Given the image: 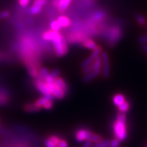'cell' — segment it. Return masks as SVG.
Listing matches in <instances>:
<instances>
[{"mask_svg": "<svg viewBox=\"0 0 147 147\" xmlns=\"http://www.w3.org/2000/svg\"><path fill=\"white\" fill-rule=\"evenodd\" d=\"M47 2V0H34L33 5L30 8V13L32 14H38L41 11L43 6Z\"/></svg>", "mask_w": 147, "mask_h": 147, "instance_id": "obj_6", "label": "cell"}, {"mask_svg": "<svg viewBox=\"0 0 147 147\" xmlns=\"http://www.w3.org/2000/svg\"><path fill=\"white\" fill-rule=\"evenodd\" d=\"M136 20L138 24L141 26H145L146 23V20L145 17L142 14H140V13H137L136 14Z\"/></svg>", "mask_w": 147, "mask_h": 147, "instance_id": "obj_25", "label": "cell"}, {"mask_svg": "<svg viewBox=\"0 0 147 147\" xmlns=\"http://www.w3.org/2000/svg\"><path fill=\"white\" fill-rule=\"evenodd\" d=\"M50 28H51V30H52V31L59 32L60 30L62 28V27L61 26V25L58 23V21L53 20V21H52L50 23Z\"/></svg>", "mask_w": 147, "mask_h": 147, "instance_id": "obj_23", "label": "cell"}, {"mask_svg": "<svg viewBox=\"0 0 147 147\" xmlns=\"http://www.w3.org/2000/svg\"><path fill=\"white\" fill-rule=\"evenodd\" d=\"M129 108H130V104L128 101L125 100L123 104H121L119 106H118V111H119L120 113H126L129 111Z\"/></svg>", "mask_w": 147, "mask_h": 147, "instance_id": "obj_19", "label": "cell"}, {"mask_svg": "<svg viewBox=\"0 0 147 147\" xmlns=\"http://www.w3.org/2000/svg\"><path fill=\"white\" fill-rule=\"evenodd\" d=\"M58 147H69V145H68V143L67 142V140H63V139H61L60 138L59 142L58 144Z\"/></svg>", "mask_w": 147, "mask_h": 147, "instance_id": "obj_30", "label": "cell"}, {"mask_svg": "<svg viewBox=\"0 0 147 147\" xmlns=\"http://www.w3.org/2000/svg\"><path fill=\"white\" fill-rule=\"evenodd\" d=\"M141 47H142V49H143L144 52H145V54L147 55V43H143Z\"/></svg>", "mask_w": 147, "mask_h": 147, "instance_id": "obj_37", "label": "cell"}, {"mask_svg": "<svg viewBox=\"0 0 147 147\" xmlns=\"http://www.w3.org/2000/svg\"><path fill=\"white\" fill-rule=\"evenodd\" d=\"M113 129H114V137L116 139L119 140V141H123L126 140L128 137L127 133V126L126 122H123L118 119H116V121L113 125Z\"/></svg>", "mask_w": 147, "mask_h": 147, "instance_id": "obj_1", "label": "cell"}, {"mask_svg": "<svg viewBox=\"0 0 147 147\" xmlns=\"http://www.w3.org/2000/svg\"><path fill=\"white\" fill-rule=\"evenodd\" d=\"M52 107H53V102L51 100L47 101L43 105V108H45V109H47V110H49V109L52 108Z\"/></svg>", "mask_w": 147, "mask_h": 147, "instance_id": "obj_28", "label": "cell"}, {"mask_svg": "<svg viewBox=\"0 0 147 147\" xmlns=\"http://www.w3.org/2000/svg\"><path fill=\"white\" fill-rule=\"evenodd\" d=\"M71 2H72V0H59L58 5H57V9H58V12L63 13L64 11H67Z\"/></svg>", "mask_w": 147, "mask_h": 147, "instance_id": "obj_10", "label": "cell"}, {"mask_svg": "<svg viewBox=\"0 0 147 147\" xmlns=\"http://www.w3.org/2000/svg\"><path fill=\"white\" fill-rule=\"evenodd\" d=\"M96 58H93V56L90 55V56L89 58H86L84 61L82 62V64H81V67H82V69H84V68H86V67H88V66H90V64H92V63H93V62L94 61V60Z\"/></svg>", "mask_w": 147, "mask_h": 147, "instance_id": "obj_21", "label": "cell"}, {"mask_svg": "<svg viewBox=\"0 0 147 147\" xmlns=\"http://www.w3.org/2000/svg\"><path fill=\"white\" fill-rule=\"evenodd\" d=\"M28 1H30V0H28Z\"/></svg>", "mask_w": 147, "mask_h": 147, "instance_id": "obj_38", "label": "cell"}, {"mask_svg": "<svg viewBox=\"0 0 147 147\" xmlns=\"http://www.w3.org/2000/svg\"><path fill=\"white\" fill-rule=\"evenodd\" d=\"M102 58L100 56H99L98 58H96L94 60V61L92 63V66H93V70L94 69H101V67H102Z\"/></svg>", "mask_w": 147, "mask_h": 147, "instance_id": "obj_22", "label": "cell"}, {"mask_svg": "<svg viewBox=\"0 0 147 147\" xmlns=\"http://www.w3.org/2000/svg\"><path fill=\"white\" fill-rule=\"evenodd\" d=\"M52 43L54 45L55 54L57 57H62L68 52V47H67L65 37H63L61 34L57 39L52 41Z\"/></svg>", "mask_w": 147, "mask_h": 147, "instance_id": "obj_2", "label": "cell"}, {"mask_svg": "<svg viewBox=\"0 0 147 147\" xmlns=\"http://www.w3.org/2000/svg\"><path fill=\"white\" fill-rule=\"evenodd\" d=\"M34 85H35L36 88L38 90V91L40 92L41 93H43L44 96L52 94L50 90L49 89L48 85L43 79H37L35 81Z\"/></svg>", "mask_w": 147, "mask_h": 147, "instance_id": "obj_4", "label": "cell"}, {"mask_svg": "<svg viewBox=\"0 0 147 147\" xmlns=\"http://www.w3.org/2000/svg\"><path fill=\"white\" fill-rule=\"evenodd\" d=\"M49 140H50L52 143H53L55 145L58 146V142H59V140H60V138H58V137L55 136V135H52V136L49 137Z\"/></svg>", "mask_w": 147, "mask_h": 147, "instance_id": "obj_29", "label": "cell"}, {"mask_svg": "<svg viewBox=\"0 0 147 147\" xmlns=\"http://www.w3.org/2000/svg\"><path fill=\"white\" fill-rule=\"evenodd\" d=\"M57 21L61 25L62 28H68L71 24L70 20L67 16H61V17H58Z\"/></svg>", "mask_w": 147, "mask_h": 147, "instance_id": "obj_13", "label": "cell"}, {"mask_svg": "<svg viewBox=\"0 0 147 147\" xmlns=\"http://www.w3.org/2000/svg\"><path fill=\"white\" fill-rule=\"evenodd\" d=\"M101 69H94V70L91 71L90 73H88L87 75L84 76V77L83 78V82H89L90 81L93 80V78H95L96 77H97L100 74Z\"/></svg>", "mask_w": 147, "mask_h": 147, "instance_id": "obj_12", "label": "cell"}, {"mask_svg": "<svg viewBox=\"0 0 147 147\" xmlns=\"http://www.w3.org/2000/svg\"><path fill=\"white\" fill-rule=\"evenodd\" d=\"M100 53H102V48L100 47H97L95 49H93V52H92L91 55L94 58H96L99 57Z\"/></svg>", "mask_w": 147, "mask_h": 147, "instance_id": "obj_26", "label": "cell"}, {"mask_svg": "<svg viewBox=\"0 0 147 147\" xmlns=\"http://www.w3.org/2000/svg\"><path fill=\"white\" fill-rule=\"evenodd\" d=\"M102 61L103 65V76L105 78H108L110 76V61H109V57L106 52H102Z\"/></svg>", "mask_w": 147, "mask_h": 147, "instance_id": "obj_3", "label": "cell"}, {"mask_svg": "<svg viewBox=\"0 0 147 147\" xmlns=\"http://www.w3.org/2000/svg\"><path fill=\"white\" fill-rule=\"evenodd\" d=\"M5 91L4 90H0V105H5L9 102L8 96L6 95Z\"/></svg>", "mask_w": 147, "mask_h": 147, "instance_id": "obj_17", "label": "cell"}, {"mask_svg": "<svg viewBox=\"0 0 147 147\" xmlns=\"http://www.w3.org/2000/svg\"><path fill=\"white\" fill-rule=\"evenodd\" d=\"M45 82L47 83V84H52V83H54V81H55V78H52L51 76L50 75H49L48 76L47 78H45Z\"/></svg>", "mask_w": 147, "mask_h": 147, "instance_id": "obj_33", "label": "cell"}, {"mask_svg": "<svg viewBox=\"0 0 147 147\" xmlns=\"http://www.w3.org/2000/svg\"><path fill=\"white\" fill-rule=\"evenodd\" d=\"M49 75H50L51 76H52L53 78H56L57 77L59 76L60 70H59V69H54V70H52V73H49Z\"/></svg>", "mask_w": 147, "mask_h": 147, "instance_id": "obj_31", "label": "cell"}, {"mask_svg": "<svg viewBox=\"0 0 147 147\" xmlns=\"http://www.w3.org/2000/svg\"><path fill=\"white\" fill-rule=\"evenodd\" d=\"M90 141H91L92 143H98V142H100L102 140V138L97 134H94V133L91 132L90 133L89 137H88V140Z\"/></svg>", "mask_w": 147, "mask_h": 147, "instance_id": "obj_18", "label": "cell"}, {"mask_svg": "<svg viewBox=\"0 0 147 147\" xmlns=\"http://www.w3.org/2000/svg\"><path fill=\"white\" fill-rule=\"evenodd\" d=\"M41 108L37 107L35 105V103H28L26 104L24 106V110L26 112H29V113H33V112L39 111Z\"/></svg>", "mask_w": 147, "mask_h": 147, "instance_id": "obj_16", "label": "cell"}, {"mask_svg": "<svg viewBox=\"0 0 147 147\" xmlns=\"http://www.w3.org/2000/svg\"><path fill=\"white\" fill-rule=\"evenodd\" d=\"M11 13L8 11H2L0 12V20H5L10 17Z\"/></svg>", "mask_w": 147, "mask_h": 147, "instance_id": "obj_27", "label": "cell"}, {"mask_svg": "<svg viewBox=\"0 0 147 147\" xmlns=\"http://www.w3.org/2000/svg\"><path fill=\"white\" fill-rule=\"evenodd\" d=\"M82 45H83L85 48L88 49H92V50L95 49L98 47L96 45V43L93 40L87 39V38H86L84 40H83Z\"/></svg>", "mask_w": 147, "mask_h": 147, "instance_id": "obj_15", "label": "cell"}, {"mask_svg": "<svg viewBox=\"0 0 147 147\" xmlns=\"http://www.w3.org/2000/svg\"><path fill=\"white\" fill-rule=\"evenodd\" d=\"M139 42L141 43L142 44H143V43H147V35L142 36L141 37H140Z\"/></svg>", "mask_w": 147, "mask_h": 147, "instance_id": "obj_35", "label": "cell"}, {"mask_svg": "<svg viewBox=\"0 0 147 147\" xmlns=\"http://www.w3.org/2000/svg\"><path fill=\"white\" fill-rule=\"evenodd\" d=\"M45 145H46V146L47 147H58V146L55 145L53 143H52V142L49 140V138H47V140H45Z\"/></svg>", "mask_w": 147, "mask_h": 147, "instance_id": "obj_34", "label": "cell"}, {"mask_svg": "<svg viewBox=\"0 0 147 147\" xmlns=\"http://www.w3.org/2000/svg\"><path fill=\"white\" fill-rule=\"evenodd\" d=\"M105 13L104 11H97V12H96V13L93 14V19L96 21H99L102 20L105 17Z\"/></svg>", "mask_w": 147, "mask_h": 147, "instance_id": "obj_24", "label": "cell"}, {"mask_svg": "<svg viewBox=\"0 0 147 147\" xmlns=\"http://www.w3.org/2000/svg\"><path fill=\"white\" fill-rule=\"evenodd\" d=\"M125 101V96L122 93H117L114 97H113V103L116 106H119L120 105L123 104Z\"/></svg>", "mask_w": 147, "mask_h": 147, "instance_id": "obj_14", "label": "cell"}, {"mask_svg": "<svg viewBox=\"0 0 147 147\" xmlns=\"http://www.w3.org/2000/svg\"><path fill=\"white\" fill-rule=\"evenodd\" d=\"M146 147H147V146H146Z\"/></svg>", "mask_w": 147, "mask_h": 147, "instance_id": "obj_39", "label": "cell"}, {"mask_svg": "<svg viewBox=\"0 0 147 147\" xmlns=\"http://www.w3.org/2000/svg\"><path fill=\"white\" fill-rule=\"evenodd\" d=\"M91 146H92L91 141H90V140H86V141H84L82 147H91Z\"/></svg>", "mask_w": 147, "mask_h": 147, "instance_id": "obj_36", "label": "cell"}, {"mask_svg": "<svg viewBox=\"0 0 147 147\" xmlns=\"http://www.w3.org/2000/svg\"><path fill=\"white\" fill-rule=\"evenodd\" d=\"M111 140H102L100 142L95 143L93 145L91 146V147H111Z\"/></svg>", "mask_w": 147, "mask_h": 147, "instance_id": "obj_20", "label": "cell"}, {"mask_svg": "<svg viewBox=\"0 0 147 147\" xmlns=\"http://www.w3.org/2000/svg\"><path fill=\"white\" fill-rule=\"evenodd\" d=\"M54 84H55L58 88H59L60 89L62 90L64 93H67V90H68V87H67V83L65 82V81L63 80V78H61V77H57L56 78H55Z\"/></svg>", "mask_w": 147, "mask_h": 147, "instance_id": "obj_11", "label": "cell"}, {"mask_svg": "<svg viewBox=\"0 0 147 147\" xmlns=\"http://www.w3.org/2000/svg\"><path fill=\"white\" fill-rule=\"evenodd\" d=\"M119 143H120V141L115 138L114 140H111V147H119Z\"/></svg>", "mask_w": 147, "mask_h": 147, "instance_id": "obj_32", "label": "cell"}, {"mask_svg": "<svg viewBox=\"0 0 147 147\" xmlns=\"http://www.w3.org/2000/svg\"><path fill=\"white\" fill-rule=\"evenodd\" d=\"M47 85H48L49 89L50 90L51 93H52V94L53 95V96L55 98L58 99H62L63 97L65 96L66 93L62 90L58 88L54 83H52V84H47Z\"/></svg>", "mask_w": 147, "mask_h": 147, "instance_id": "obj_5", "label": "cell"}, {"mask_svg": "<svg viewBox=\"0 0 147 147\" xmlns=\"http://www.w3.org/2000/svg\"><path fill=\"white\" fill-rule=\"evenodd\" d=\"M122 37V32L119 28H115L114 29L112 30V32H111L109 34V37H110V43L112 44L117 43V41L120 39V37Z\"/></svg>", "mask_w": 147, "mask_h": 147, "instance_id": "obj_9", "label": "cell"}, {"mask_svg": "<svg viewBox=\"0 0 147 147\" xmlns=\"http://www.w3.org/2000/svg\"><path fill=\"white\" fill-rule=\"evenodd\" d=\"M90 133V131L87 130L85 129H82L77 131L76 133V140L78 143H82L88 140V137Z\"/></svg>", "mask_w": 147, "mask_h": 147, "instance_id": "obj_7", "label": "cell"}, {"mask_svg": "<svg viewBox=\"0 0 147 147\" xmlns=\"http://www.w3.org/2000/svg\"><path fill=\"white\" fill-rule=\"evenodd\" d=\"M60 35H61V33L59 32H55V31L50 30V31L45 32L43 34L42 37H43V39L44 40L52 42V41H54L55 39H57Z\"/></svg>", "mask_w": 147, "mask_h": 147, "instance_id": "obj_8", "label": "cell"}]
</instances>
